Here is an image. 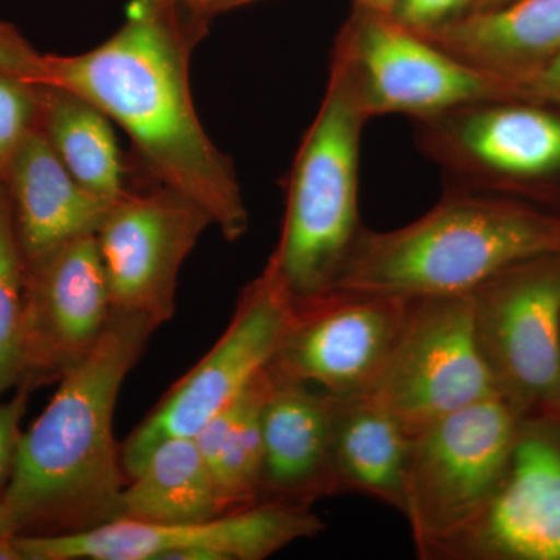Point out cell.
<instances>
[{"mask_svg": "<svg viewBox=\"0 0 560 560\" xmlns=\"http://www.w3.org/2000/svg\"><path fill=\"white\" fill-rule=\"evenodd\" d=\"M206 27L175 0H138L136 14L95 49L44 55L39 83L94 103L127 132L154 180L197 202L237 242L249 228L237 172L191 101L190 57Z\"/></svg>", "mask_w": 560, "mask_h": 560, "instance_id": "obj_1", "label": "cell"}, {"mask_svg": "<svg viewBox=\"0 0 560 560\" xmlns=\"http://www.w3.org/2000/svg\"><path fill=\"white\" fill-rule=\"evenodd\" d=\"M158 327L113 311L101 341L62 375L46 410L22 433L2 499L18 536H54L119 518L120 451L114 410L121 385Z\"/></svg>", "mask_w": 560, "mask_h": 560, "instance_id": "obj_2", "label": "cell"}, {"mask_svg": "<svg viewBox=\"0 0 560 560\" xmlns=\"http://www.w3.org/2000/svg\"><path fill=\"white\" fill-rule=\"evenodd\" d=\"M551 254H560V217L456 191L399 230L361 226L331 290L470 294L512 265Z\"/></svg>", "mask_w": 560, "mask_h": 560, "instance_id": "obj_3", "label": "cell"}, {"mask_svg": "<svg viewBox=\"0 0 560 560\" xmlns=\"http://www.w3.org/2000/svg\"><path fill=\"white\" fill-rule=\"evenodd\" d=\"M366 121L348 73L331 58L326 95L291 167L279 243L265 267L294 305L331 290L361 230L360 139Z\"/></svg>", "mask_w": 560, "mask_h": 560, "instance_id": "obj_4", "label": "cell"}, {"mask_svg": "<svg viewBox=\"0 0 560 560\" xmlns=\"http://www.w3.org/2000/svg\"><path fill=\"white\" fill-rule=\"evenodd\" d=\"M522 411L501 394L412 434L405 467V511L419 559L482 510L499 485Z\"/></svg>", "mask_w": 560, "mask_h": 560, "instance_id": "obj_5", "label": "cell"}, {"mask_svg": "<svg viewBox=\"0 0 560 560\" xmlns=\"http://www.w3.org/2000/svg\"><path fill=\"white\" fill-rule=\"evenodd\" d=\"M331 58L348 73L368 120L388 114L430 120L521 94L510 77L459 60L393 14L363 7L342 31Z\"/></svg>", "mask_w": 560, "mask_h": 560, "instance_id": "obj_6", "label": "cell"}, {"mask_svg": "<svg viewBox=\"0 0 560 560\" xmlns=\"http://www.w3.org/2000/svg\"><path fill=\"white\" fill-rule=\"evenodd\" d=\"M324 529L308 506L259 501L208 521L117 518L80 533L16 536L14 544L24 560H264Z\"/></svg>", "mask_w": 560, "mask_h": 560, "instance_id": "obj_7", "label": "cell"}, {"mask_svg": "<svg viewBox=\"0 0 560 560\" xmlns=\"http://www.w3.org/2000/svg\"><path fill=\"white\" fill-rule=\"evenodd\" d=\"M475 334L523 418H560V254L512 265L471 291Z\"/></svg>", "mask_w": 560, "mask_h": 560, "instance_id": "obj_8", "label": "cell"}, {"mask_svg": "<svg viewBox=\"0 0 560 560\" xmlns=\"http://www.w3.org/2000/svg\"><path fill=\"white\" fill-rule=\"evenodd\" d=\"M296 305L264 270L243 290L230 326L121 445L125 474L135 477L151 452L172 438H194L237 399L278 355Z\"/></svg>", "mask_w": 560, "mask_h": 560, "instance_id": "obj_9", "label": "cell"}, {"mask_svg": "<svg viewBox=\"0 0 560 560\" xmlns=\"http://www.w3.org/2000/svg\"><path fill=\"white\" fill-rule=\"evenodd\" d=\"M500 394L474 326L470 294L415 298L388 360L364 396L408 434Z\"/></svg>", "mask_w": 560, "mask_h": 560, "instance_id": "obj_10", "label": "cell"}, {"mask_svg": "<svg viewBox=\"0 0 560 560\" xmlns=\"http://www.w3.org/2000/svg\"><path fill=\"white\" fill-rule=\"evenodd\" d=\"M209 226L205 209L158 180L110 202L95 242L113 311L171 320L180 267Z\"/></svg>", "mask_w": 560, "mask_h": 560, "instance_id": "obj_11", "label": "cell"}, {"mask_svg": "<svg viewBox=\"0 0 560 560\" xmlns=\"http://www.w3.org/2000/svg\"><path fill=\"white\" fill-rule=\"evenodd\" d=\"M429 560H560V418L522 419L488 503Z\"/></svg>", "mask_w": 560, "mask_h": 560, "instance_id": "obj_12", "label": "cell"}, {"mask_svg": "<svg viewBox=\"0 0 560 560\" xmlns=\"http://www.w3.org/2000/svg\"><path fill=\"white\" fill-rule=\"evenodd\" d=\"M410 298L330 290L296 305L271 366L335 397L374 385L399 337Z\"/></svg>", "mask_w": 560, "mask_h": 560, "instance_id": "obj_13", "label": "cell"}, {"mask_svg": "<svg viewBox=\"0 0 560 560\" xmlns=\"http://www.w3.org/2000/svg\"><path fill=\"white\" fill-rule=\"evenodd\" d=\"M110 315L113 305L95 234L66 243L25 270L16 389L32 394L60 382L94 350Z\"/></svg>", "mask_w": 560, "mask_h": 560, "instance_id": "obj_14", "label": "cell"}, {"mask_svg": "<svg viewBox=\"0 0 560 560\" xmlns=\"http://www.w3.org/2000/svg\"><path fill=\"white\" fill-rule=\"evenodd\" d=\"M425 147L459 173L537 179L560 172V116L510 101L423 120Z\"/></svg>", "mask_w": 560, "mask_h": 560, "instance_id": "obj_15", "label": "cell"}, {"mask_svg": "<svg viewBox=\"0 0 560 560\" xmlns=\"http://www.w3.org/2000/svg\"><path fill=\"white\" fill-rule=\"evenodd\" d=\"M261 408V501L308 506L337 495L331 447V396L280 374Z\"/></svg>", "mask_w": 560, "mask_h": 560, "instance_id": "obj_16", "label": "cell"}, {"mask_svg": "<svg viewBox=\"0 0 560 560\" xmlns=\"http://www.w3.org/2000/svg\"><path fill=\"white\" fill-rule=\"evenodd\" d=\"M2 183L25 270L66 243L95 234L110 206L77 183L38 127L22 142Z\"/></svg>", "mask_w": 560, "mask_h": 560, "instance_id": "obj_17", "label": "cell"}, {"mask_svg": "<svg viewBox=\"0 0 560 560\" xmlns=\"http://www.w3.org/2000/svg\"><path fill=\"white\" fill-rule=\"evenodd\" d=\"M477 68L521 75L560 51V0H514L419 32Z\"/></svg>", "mask_w": 560, "mask_h": 560, "instance_id": "obj_18", "label": "cell"}, {"mask_svg": "<svg viewBox=\"0 0 560 560\" xmlns=\"http://www.w3.org/2000/svg\"><path fill=\"white\" fill-rule=\"evenodd\" d=\"M411 436L364 394L331 396V447L338 493H359L405 511V467Z\"/></svg>", "mask_w": 560, "mask_h": 560, "instance_id": "obj_19", "label": "cell"}, {"mask_svg": "<svg viewBox=\"0 0 560 560\" xmlns=\"http://www.w3.org/2000/svg\"><path fill=\"white\" fill-rule=\"evenodd\" d=\"M38 128L58 160L88 191L114 202L128 189L113 121L75 92L40 83Z\"/></svg>", "mask_w": 560, "mask_h": 560, "instance_id": "obj_20", "label": "cell"}, {"mask_svg": "<svg viewBox=\"0 0 560 560\" xmlns=\"http://www.w3.org/2000/svg\"><path fill=\"white\" fill-rule=\"evenodd\" d=\"M226 514L194 438L161 442L121 490L119 518L160 523L208 521Z\"/></svg>", "mask_w": 560, "mask_h": 560, "instance_id": "obj_21", "label": "cell"}, {"mask_svg": "<svg viewBox=\"0 0 560 560\" xmlns=\"http://www.w3.org/2000/svg\"><path fill=\"white\" fill-rule=\"evenodd\" d=\"M270 383L268 366L245 393L194 436L212 474L224 512L243 510L261 501V408Z\"/></svg>", "mask_w": 560, "mask_h": 560, "instance_id": "obj_22", "label": "cell"}, {"mask_svg": "<svg viewBox=\"0 0 560 560\" xmlns=\"http://www.w3.org/2000/svg\"><path fill=\"white\" fill-rule=\"evenodd\" d=\"M25 265L5 187L0 183V396L20 381Z\"/></svg>", "mask_w": 560, "mask_h": 560, "instance_id": "obj_23", "label": "cell"}, {"mask_svg": "<svg viewBox=\"0 0 560 560\" xmlns=\"http://www.w3.org/2000/svg\"><path fill=\"white\" fill-rule=\"evenodd\" d=\"M40 83L0 70V183L25 138L39 124Z\"/></svg>", "mask_w": 560, "mask_h": 560, "instance_id": "obj_24", "label": "cell"}, {"mask_svg": "<svg viewBox=\"0 0 560 560\" xmlns=\"http://www.w3.org/2000/svg\"><path fill=\"white\" fill-rule=\"evenodd\" d=\"M474 0H400L393 16L416 32L433 31L464 16Z\"/></svg>", "mask_w": 560, "mask_h": 560, "instance_id": "obj_25", "label": "cell"}, {"mask_svg": "<svg viewBox=\"0 0 560 560\" xmlns=\"http://www.w3.org/2000/svg\"><path fill=\"white\" fill-rule=\"evenodd\" d=\"M27 390L16 389V394L9 401L0 404V497L5 492L7 486L16 464L20 452L22 418L27 410Z\"/></svg>", "mask_w": 560, "mask_h": 560, "instance_id": "obj_26", "label": "cell"}, {"mask_svg": "<svg viewBox=\"0 0 560 560\" xmlns=\"http://www.w3.org/2000/svg\"><path fill=\"white\" fill-rule=\"evenodd\" d=\"M0 70L38 83L44 73V55L16 27L3 21H0Z\"/></svg>", "mask_w": 560, "mask_h": 560, "instance_id": "obj_27", "label": "cell"}, {"mask_svg": "<svg viewBox=\"0 0 560 560\" xmlns=\"http://www.w3.org/2000/svg\"><path fill=\"white\" fill-rule=\"evenodd\" d=\"M522 94H533L560 103V51L537 68L511 79Z\"/></svg>", "mask_w": 560, "mask_h": 560, "instance_id": "obj_28", "label": "cell"}, {"mask_svg": "<svg viewBox=\"0 0 560 560\" xmlns=\"http://www.w3.org/2000/svg\"><path fill=\"white\" fill-rule=\"evenodd\" d=\"M176 3L194 20L208 24L217 0H175Z\"/></svg>", "mask_w": 560, "mask_h": 560, "instance_id": "obj_29", "label": "cell"}, {"mask_svg": "<svg viewBox=\"0 0 560 560\" xmlns=\"http://www.w3.org/2000/svg\"><path fill=\"white\" fill-rule=\"evenodd\" d=\"M16 536V526L11 521L9 508H7L5 501L0 497V540L13 539Z\"/></svg>", "mask_w": 560, "mask_h": 560, "instance_id": "obj_30", "label": "cell"}, {"mask_svg": "<svg viewBox=\"0 0 560 560\" xmlns=\"http://www.w3.org/2000/svg\"><path fill=\"white\" fill-rule=\"evenodd\" d=\"M363 9L381 11V13L393 14L394 10L399 5L400 0H359Z\"/></svg>", "mask_w": 560, "mask_h": 560, "instance_id": "obj_31", "label": "cell"}, {"mask_svg": "<svg viewBox=\"0 0 560 560\" xmlns=\"http://www.w3.org/2000/svg\"><path fill=\"white\" fill-rule=\"evenodd\" d=\"M0 560H24L13 539L0 540Z\"/></svg>", "mask_w": 560, "mask_h": 560, "instance_id": "obj_32", "label": "cell"}, {"mask_svg": "<svg viewBox=\"0 0 560 560\" xmlns=\"http://www.w3.org/2000/svg\"><path fill=\"white\" fill-rule=\"evenodd\" d=\"M257 2V0H217L215 5L212 9V16L217 13H223V11L238 9L242 5H248V3Z\"/></svg>", "mask_w": 560, "mask_h": 560, "instance_id": "obj_33", "label": "cell"}, {"mask_svg": "<svg viewBox=\"0 0 560 560\" xmlns=\"http://www.w3.org/2000/svg\"><path fill=\"white\" fill-rule=\"evenodd\" d=\"M474 2H478L477 9L475 10H488L504 5V3L514 2V0H474Z\"/></svg>", "mask_w": 560, "mask_h": 560, "instance_id": "obj_34", "label": "cell"}]
</instances>
